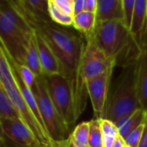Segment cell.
Segmentation results:
<instances>
[{
	"label": "cell",
	"mask_w": 147,
	"mask_h": 147,
	"mask_svg": "<svg viewBox=\"0 0 147 147\" xmlns=\"http://www.w3.org/2000/svg\"><path fill=\"white\" fill-rule=\"evenodd\" d=\"M1 140L16 147H33L39 144L34 134L21 120L0 119Z\"/></svg>",
	"instance_id": "cell-10"
},
{
	"label": "cell",
	"mask_w": 147,
	"mask_h": 147,
	"mask_svg": "<svg viewBox=\"0 0 147 147\" xmlns=\"http://www.w3.org/2000/svg\"><path fill=\"white\" fill-rule=\"evenodd\" d=\"M0 119L22 121L16 107L2 85H0Z\"/></svg>",
	"instance_id": "cell-20"
},
{
	"label": "cell",
	"mask_w": 147,
	"mask_h": 147,
	"mask_svg": "<svg viewBox=\"0 0 147 147\" xmlns=\"http://www.w3.org/2000/svg\"><path fill=\"white\" fill-rule=\"evenodd\" d=\"M16 65L18 71H19V73L21 75L22 79L31 89L33 87L34 82H35L36 76L34 74V72L27 65H18L16 63Z\"/></svg>",
	"instance_id": "cell-25"
},
{
	"label": "cell",
	"mask_w": 147,
	"mask_h": 147,
	"mask_svg": "<svg viewBox=\"0 0 147 147\" xmlns=\"http://www.w3.org/2000/svg\"><path fill=\"white\" fill-rule=\"evenodd\" d=\"M0 85H2L14 106L16 107L22 121L34 134L39 144H53L47 133L34 117L30 108L24 100L13 76L11 67L3 49L0 48Z\"/></svg>",
	"instance_id": "cell-6"
},
{
	"label": "cell",
	"mask_w": 147,
	"mask_h": 147,
	"mask_svg": "<svg viewBox=\"0 0 147 147\" xmlns=\"http://www.w3.org/2000/svg\"><path fill=\"white\" fill-rule=\"evenodd\" d=\"M35 37L43 75L51 76L61 74V69L59 61L49 45L47 43L41 34L37 31H35Z\"/></svg>",
	"instance_id": "cell-12"
},
{
	"label": "cell",
	"mask_w": 147,
	"mask_h": 147,
	"mask_svg": "<svg viewBox=\"0 0 147 147\" xmlns=\"http://www.w3.org/2000/svg\"><path fill=\"white\" fill-rule=\"evenodd\" d=\"M139 147H147V121H146V126L143 133L142 139L140 140V143L139 145Z\"/></svg>",
	"instance_id": "cell-29"
},
{
	"label": "cell",
	"mask_w": 147,
	"mask_h": 147,
	"mask_svg": "<svg viewBox=\"0 0 147 147\" xmlns=\"http://www.w3.org/2000/svg\"><path fill=\"white\" fill-rule=\"evenodd\" d=\"M33 147H58L55 144H38Z\"/></svg>",
	"instance_id": "cell-31"
},
{
	"label": "cell",
	"mask_w": 147,
	"mask_h": 147,
	"mask_svg": "<svg viewBox=\"0 0 147 147\" xmlns=\"http://www.w3.org/2000/svg\"><path fill=\"white\" fill-rule=\"evenodd\" d=\"M147 30V0H135L134 13L130 28L131 35L133 36L137 46L144 50L145 36Z\"/></svg>",
	"instance_id": "cell-11"
},
{
	"label": "cell",
	"mask_w": 147,
	"mask_h": 147,
	"mask_svg": "<svg viewBox=\"0 0 147 147\" xmlns=\"http://www.w3.org/2000/svg\"><path fill=\"white\" fill-rule=\"evenodd\" d=\"M44 77L47 93L58 113L70 129L78 118L71 84L61 74Z\"/></svg>",
	"instance_id": "cell-8"
},
{
	"label": "cell",
	"mask_w": 147,
	"mask_h": 147,
	"mask_svg": "<svg viewBox=\"0 0 147 147\" xmlns=\"http://www.w3.org/2000/svg\"><path fill=\"white\" fill-rule=\"evenodd\" d=\"M73 16L84 11V0H73Z\"/></svg>",
	"instance_id": "cell-28"
},
{
	"label": "cell",
	"mask_w": 147,
	"mask_h": 147,
	"mask_svg": "<svg viewBox=\"0 0 147 147\" xmlns=\"http://www.w3.org/2000/svg\"><path fill=\"white\" fill-rule=\"evenodd\" d=\"M89 147H103V140L99 119L94 118L90 121Z\"/></svg>",
	"instance_id": "cell-22"
},
{
	"label": "cell",
	"mask_w": 147,
	"mask_h": 147,
	"mask_svg": "<svg viewBox=\"0 0 147 147\" xmlns=\"http://www.w3.org/2000/svg\"><path fill=\"white\" fill-rule=\"evenodd\" d=\"M147 121V112L143 109H139L133 113L123 115L114 123L118 128L120 136L125 139L131 132L145 124Z\"/></svg>",
	"instance_id": "cell-14"
},
{
	"label": "cell",
	"mask_w": 147,
	"mask_h": 147,
	"mask_svg": "<svg viewBox=\"0 0 147 147\" xmlns=\"http://www.w3.org/2000/svg\"><path fill=\"white\" fill-rule=\"evenodd\" d=\"M31 90L36 99L44 127L52 142L57 144L66 140L70 136V129L58 113L47 93L44 75L36 77Z\"/></svg>",
	"instance_id": "cell-7"
},
{
	"label": "cell",
	"mask_w": 147,
	"mask_h": 147,
	"mask_svg": "<svg viewBox=\"0 0 147 147\" xmlns=\"http://www.w3.org/2000/svg\"><path fill=\"white\" fill-rule=\"evenodd\" d=\"M136 66L137 62L123 68L116 87L108 102L105 119L115 122L120 117L142 109L136 88Z\"/></svg>",
	"instance_id": "cell-5"
},
{
	"label": "cell",
	"mask_w": 147,
	"mask_h": 147,
	"mask_svg": "<svg viewBox=\"0 0 147 147\" xmlns=\"http://www.w3.org/2000/svg\"><path fill=\"white\" fill-rule=\"evenodd\" d=\"M90 37L95 40L98 47L116 65L127 66L136 63L128 55L130 53L140 56L141 50L135 43L130 30L122 21L97 22L93 34Z\"/></svg>",
	"instance_id": "cell-2"
},
{
	"label": "cell",
	"mask_w": 147,
	"mask_h": 147,
	"mask_svg": "<svg viewBox=\"0 0 147 147\" xmlns=\"http://www.w3.org/2000/svg\"><path fill=\"white\" fill-rule=\"evenodd\" d=\"M35 30L12 8L9 0L0 3L1 47L18 65H25L26 53Z\"/></svg>",
	"instance_id": "cell-3"
},
{
	"label": "cell",
	"mask_w": 147,
	"mask_h": 147,
	"mask_svg": "<svg viewBox=\"0 0 147 147\" xmlns=\"http://www.w3.org/2000/svg\"><path fill=\"white\" fill-rule=\"evenodd\" d=\"M96 18L97 22H123L122 0H98Z\"/></svg>",
	"instance_id": "cell-15"
},
{
	"label": "cell",
	"mask_w": 147,
	"mask_h": 147,
	"mask_svg": "<svg viewBox=\"0 0 147 147\" xmlns=\"http://www.w3.org/2000/svg\"><path fill=\"white\" fill-rule=\"evenodd\" d=\"M99 120L103 140V147H113L117 139L120 137L117 127L113 121L105 118Z\"/></svg>",
	"instance_id": "cell-21"
},
{
	"label": "cell",
	"mask_w": 147,
	"mask_h": 147,
	"mask_svg": "<svg viewBox=\"0 0 147 147\" xmlns=\"http://www.w3.org/2000/svg\"><path fill=\"white\" fill-rule=\"evenodd\" d=\"M136 88L140 104L147 112V47H145L136 66Z\"/></svg>",
	"instance_id": "cell-13"
},
{
	"label": "cell",
	"mask_w": 147,
	"mask_h": 147,
	"mask_svg": "<svg viewBox=\"0 0 147 147\" xmlns=\"http://www.w3.org/2000/svg\"><path fill=\"white\" fill-rule=\"evenodd\" d=\"M126 142L124 140L123 138H121V136L117 139V140L115 141V145L113 146V147H125L126 146Z\"/></svg>",
	"instance_id": "cell-30"
},
{
	"label": "cell",
	"mask_w": 147,
	"mask_h": 147,
	"mask_svg": "<svg viewBox=\"0 0 147 147\" xmlns=\"http://www.w3.org/2000/svg\"><path fill=\"white\" fill-rule=\"evenodd\" d=\"M25 65H27L34 72V74L36 77L43 75L40 62V58H39L35 33L30 40V42H29V45L26 53Z\"/></svg>",
	"instance_id": "cell-17"
},
{
	"label": "cell",
	"mask_w": 147,
	"mask_h": 147,
	"mask_svg": "<svg viewBox=\"0 0 147 147\" xmlns=\"http://www.w3.org/2000/svg\"><path fill=\"white\" fill-rule=\"evenodd\" d=\"M97 23L96 13L83 11L73 18V27L81 34H84L85 38L93 34Z\"/></svg>",
	"instance_id": "cell-16"
},
{
	"label": "cell",
	"mask_w": 147,
	"mask_h": 147,
	"mask_svg": "<svg viewBox=\"0 0 147 147\" xmlns=\"http://www.w3.org/2000/svg\"><path fill=\"white\" fill-rule=\"evenodd\" d=\"M57 5H59L63 10L67 12L70 15L73 16V0H54Z\"/></svg>",
	"instance_id": "cell-26"
},
{
	"label": "cell",
	"mask_w": 147,
	"mask_h": 147,
	"mask_svg": "<svg viewBox=\"0 0 147 147\" xmlns=\"http://www.w3.org/2000/svg\"><path fill=\"white\" fill-rule=\"evenodd\" d=\"M123 6V22L130 30L134 13L135 0H122Z\"/></svg>",
	"instance_id": "cell-23"
},
{
	"label": "cell",
	"mask_w": 147,
	"mask_h": 147,
	"mask_svg": "<svg viewBox=\"0 0 147 147\" xmlns=\"http://www.w3.org/2000/svg\"><path fill=\"white\" fill-rule=\"evenodd\" d=\"M35 31L41 34L53 50L60 65L61 75L68 79L73 90L86 41L80 35L53 22L42 24Z\"/></svg>",
	"instance_id": "cell-1"
},
{
	"label": "cell",
	"mask_w": 147,
	"mask_h": 147,
	"mask_svg": "<svg viewBox=\"0 0 147 147\" xmlns=\"http://www.w3.org/2000/svg\"><path fill=\"white\" fill-rule=\"evenodd\" d=\"M98 0H84V7L85 11L96 13Z\"/></svg>",
	"instance_id": "cell-27"
},
{
	"label": "cell",
	"mask_w": 147,
	"mask_h": 147,
	"mask_svg": "<svg viewBox=\"0 0 147 147\" xmlns=\"http://www.w3.org/2000/svg\"><path fill=\"white\" fill-rule=\"evenodd\" d=\"M113 69L110 68L86 82L87 92L91 102L95 119L104 118Z\"/></svg>",
	"instance_id": "cell-9"
},
{
	"label": "cell",
	"mask_w": 147,
	"mask_h": 147,
	"mask_svg": "<svg viewBox=\"0 0 147 147\" xmlns=\"http://www.w3.org/2000/svg\"><path fill=\"white\" fill-rule=\"evenodd\" d=\"M1 147H11V146H6V145H4V144H2V143H1Z\"/></svg>",
	"instance_id": "cell-32"
},
{
	"label": "cell",
	"mask_w": 147,
	"mask_h": 147,
	"mask_svg": "<svg viewBox=\"0 0 147 147\" xmlns=\"http://www.w3.org/2000/svg\"><path fill=\"white\" fill-rule=\"evenodd\" d=\"M115 65L116 63L104 54L92 37L86 38L85 47L73 88L76 110L78 117L84 111L87 96H89L86 82L107 71L110 68H114Z\"/></svg>",
	"instance_id": "cell-4"
},
{
	"label": "cell",
	"mask_w": 147,
	"mask_h": 147,
	"mask_svg": "<svg viewBox=\"0 0 147 147\" xmlns=\"http://www.w3.org/2000/svg\"><path fill=\"white\" fill-rule=\"evenodd\" d=\"M48 11L52 22L59 26L69 27L73 25L72 15L68 14L56 4L54 0H48Z\"/></svg>",
	"instance_id": "cell-19"
},
{
	"label": "cell",
	"mask_w": 147,
	"mask_h": 147,
	"mask_svg": "<svg viewBox=\"0 0 147 147\" xmlns=\"http://www.w3.org/2000/svg\"><path fill=\"white\" fill-rule=\"evenodd\" d=\"M145 126H146V123L140 125L139 127H137V128L134 129L133 132H131V133L124 139L126 144H127L128 146L139 147V145H140V140H141L142 136H143Z\"/></svg>",
	"instance_id": "cell-24"
},
{
	"label": "cell",
	"mask_w": 147,
	"mask_h": 147,
	"mask_svg": "<svg viewBox=\"0 0 147 147\" xmlns=\"http://www.w3.org/2000/svg\"><path fill=\"white\" fill-rule=\"evenodd\" d=\"M89 135L90 121H84L76 126L66 140L74 147H87L89 146Z\"/></svg>",
	"instance_id": "cell-18"
}]
</instances>
